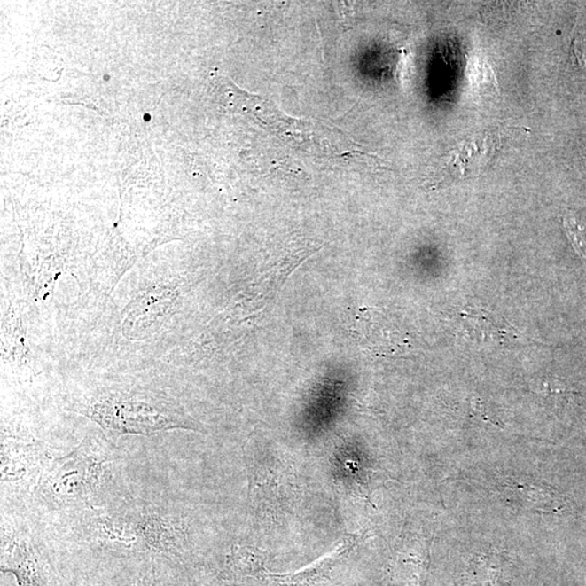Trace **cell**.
Returning <instances> with one entry per match:
<instances>
[{"mask_svg": "<svg viewBox=\"0 0 586 586\" xmlns=\"http://www.w3.org/2000/svg\"><path fill=\"white\" fill-rule=\"evenodd\" d=\"M111 455L113 449L105 441L86 439L74 452L51 464L43 488L58 503L84 501L99 487Z\"/></svg>", "mask_w": 586, "mask_h": 586, "instance_id": "1", "label": "cell"}, {"mask_svg": "<svg viewBox=\"0 0 586 586\" xmlns=\"http://www.w3.org/2000/svg\"><path fill=\"white\" fill-rule=\"evenodd\" d=\"M90 418L104 428L121 434H149L174 428H187L171 410L132 399H108L90 408Z\"/></svg>", "mask_w": 586, "mask_h": 586, "instance_id": "2", "label": "cell"}, {"mask_svg": "<svg viewBox=\"0 0 586 586\" xmlns=\"http://www.w3.org/2000/svg\"><path fill=\"white\" fill-rule=\"evenodd\" d=\"M137 535L152 549L171 551L181 544L184 532L176 524L156 513L145 515L137 525Z\"/></svg>", "mask_w": 586, "mask_h": 586, "instance_id": "3", "label": "cell"}, {"mask_svg": "<svg viewBox=\"0 0 586 586\" xmlns=\"http://www.w3.org/2000/svg\"><path fill=\"white\" fill-rule=\"evenodd\" d=\"M564 226L574 250L586 262V222L568 213L564 217Z\"/></svg>", "mask_w": 586, "mask_h": 586, "instance_id": "4", "label": "cell"}, {"mask_svg": "<svg viewBox=\"0 0 586 586\" xmlns=\"http://www.w3.org/2000/svg\"><path fill=\"white\" fill-rule=\"evenodd\" d=\"M573 51L579 66L586 70V8L581 12L574 27Z\"/></svg>", "mask_w": 586, "mask_h": 586, "instance_id": "5", "label": "cell"}]
</instances>
